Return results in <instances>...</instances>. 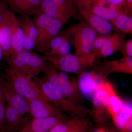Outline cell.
I'll use <instances>...</instances> for the list:
<instances>
[{
	"mask_svg": "<svg viewBox=\"0 0 132 132\" xmlns=\"http://www.w3.org/2000/svg\"><path fill=\"white\" fill-rule=\"evenodd\" d=\"M36 82L48 102L59 108L71 117L88 118L91 117V110L70 100L45 77H35Z\"/></svg>",
	"mask_w": 132,
	"mask_h": 132,
	"instance_id": "6da1fadb",
	"label": "cell"
},
{
	"mask_svg": "<svg viewBox=\"0 0 132 132\" xmlns=\"http://www.w3.org/2000/svg\"><path fill=\"white\" fill-rule=\"evenodd\" d=\"M43 72L44 77L70 100L82 105L83 99L78 87L77 80L64 72L60 71L46 62Z\"/></svg>",
	"mask_w": 132,
	"mask_h": 132,
	"instance_id": "7a4b0ae2",
	"label": "cell"
},
{
	"mask_svg": "<svg viewBox=\"0 0 132 132\" xmlns=\"http://www.w3.org/2000/svg\"><path fill=\"white\" fill-rule=\"evenodd\" d=\"M67 29L69 42L74 48L75 54L95 56L92 52V45L98 35L96 31L85 22L71 26Z\"/></svg>",
	"mask_w": 132,
	"mask_h": 132,
	"instance_id": "3957f363",
	"label": "cell"
},
{
	"mask_svg": "<svg viewBox=\"0 0 132 132\" xmlns=\"http://www.w3.org/2000/svg\"><path fill=\"white\" fill-rule=\"evenodd\" d=\"M45 56L47 62L57 71L78 75L93 67L96 58L94 55L83 56L70 53L60 57Z\"/></svg>",
	"mask_w": 132,
	"mask_h": 132,
	"instance_id": "277c9868",
	"label": "cell"
},
{
	"mask_svg": "<svg viewBox=\"0 0 132 132\" xmlns=\"http://www.w3.org/2000/svg\"><path fill=\"white\" fill-rule=\"evenodd\" d=\"M7 72L8 84L15 93L27 100H40L47 101L37 83L33 82L29 76L9 69Z\"/></svg>",
	"mask_w": 132,
	"mask_h": 132,
	"instance_id": "5b68a950",
	"label": "cell"
},
{
	"mask_svg": "<svg viewBox=\"0 0 132 132\" xmlns=\"http://www.w3.org/2000/svg\"><path fill=\"white\" fill-rule=\"evenodd\" d=\"M76 7H80L111 21L118 15L126 13L120 9L103 0H74Z\"/></svg>",
	"mask_w": 132,
	"mask_h": 132,
	"instance_id": "8992f818",
	"label": "cell"
},
{
	"mask_svg": "<svg viewBox=\"0 0 132 132\" xmlns=\"http://www.w3.org/2000/svg\"><path fill=\"white\" fill-rule=\"evenodd\" d=\"M106 79L98 71H85L79 74L77 81L82 97L92 99L100 85Z\"/></svg>",
	"mask_w": 132,
	"mask_h": 132,
	"instance_id": "52a82bcc",
	"label": "cell"
},
{
	"mask_svg": "<svg viewBox=\"0 0 132 132\" xmlns=\"http://www.w3.org/2000/svg\"><path fill=\"white\" fill-rule=\"evenodd\" d=\"M84 22L100 35H108L113 31V27L109 21L80 7H76Z\"/></svg>",
	"mask_w": 132,
	"mask_h": 132,
	"instance_id": "ba28073f",
	"label": "cell"
},
{
	"mask_svg": "<svg viewBox=\"0 0 132 132\" xmlns=\"http://www.w3.org/2000/svg\"><path fill=\"white\" fill-rule=\"evenodd\" d=\"M98 71L105 79L112 74H132V57H123L118 60L105 61Z\"/></svg>",
	"mask_w": 132,
	"mask_h": 132,
	"instance_id": "9c48e42d",
	"label": "cell"
},
{
	"mask_svg": "<svg viewBox=\"0 0 132 132\" xmlns=\"http://www.w3.org/2000/svg\"><path fill=\"white\" fill-rule=\"evenodd\" d=\"M29 107V114L33 118H49L61 115L63 112L53 104L40 100H27Z\"/></svg>",
	"mask_w": 132,
	"mask_h": 132,
	"instance_id": "30bf717a",
	"label": "cell"
},
{
	"mask_svg": "<svg viewBox=\"0 0 132 132\" xmlns=\"http://www.w3.org/2000/svg\"><path fill=\"white\" fill-rule=\"evenodd\" d=\"M68 118L64 114L49 118L35 119L26 123L21 130L31 132H49L59 123L65 121Z\"/></svg>",
	"mask_w": 132,
	"mask_h": 132,
	"instance_id": "8fae6325",
	"label": "cell"
},
{
	"mask_svg": "<svg viewBox=\"0 0 132 132\" xmlns=\"http://www.w3.org/2000/svg\"><path fill=\"white\" fill-rule=\"evenodd\" d=\"M101 86L105 93L107 111L112 119L123 108L124 102L118 95L111 82L105 80L102 82Z\"/></svg>",
	"mask_w": 132,
	"mask_h": 132,
	"instance_id": "7c38bea8",
	"label": "cell"
},
{
	"mask_svg": "<svg viewBox=\"0 0 132 132\" xmlns=\"http://www.w3.org/2000/svg\"><path fill=\"white\" fill-rule=\"evenodd\" d=\"M18 18L24 33L23 50L32 52L35 48L37 37V30L34 22L30 16L26 15H21Z\"/></svg>",
	"mask_w": 132,
	"mask_h": 132,
	"instance_id": "4fadbf2b",
	"label": "cell"
},
{
	"mask_svg": "<svg viewBox=\"0 0 132 132\" xmlns=\"http://www.w3.org/2000/svg\"><path fill=\"white\" fill-rule=\"evenodd\" d=\"M92 100L91 117L98 125H103L106 121L107 115H109L107 111L105 95L100 86Z\"/></svg>",
	"mask_w": 132,
	"mask_h": 132,
	"instance_id": "5bb4252c",
	"label": "cell"
},
{
	"mask_svg": "<svg viewBox=\"0 0 132 132\" xmlns=\"http://www.w3.org/2000/svg\"><path fill=\"white\" fill-rule=\"evenodd\" d=\"M9 15L11 32L12 54L19 53L24 50V33L18 17L15 15L13 12L10 10Z\"/></svg>",
	"mask_w": 132,
	"mask_h": 132,
	"instance_id": "9a60e30c",
	"label": "cell"
},
{
	"mask_svg": "<svg viewBox=\"0 0 132 132\" xmlns=\"http://www.w3.org/2000/svg\"><path fill=\"white\" fill-rule=\"evenodd\" d=\"M67 22L63 20L53 19L42 39L36 45L37 51L45 53L47 52L51 41L59 34L62 27Z\"/></svg>",
	"mask_w": 132,
	"mask_h": 132,
	"instance_id": "2e32d148",
	"label": "cell"
},
{
	"mask_svg": "<svg viewBox=\"0 0 132 132\" xmlns=\"http://www.w3.org/2000/svg\"><path fill=\"white\" fill-rule=\"evenodd\" d=\"M125 35L118 32L110 34L106 44L97 55L96 57L106 58L112 55L117 52H120L126 42Z\"/></svg>",
	"mask_w": 132,
	"mask_h": 132,
	"instance_id": "e0dca14e",
	"label": "cell"
},
{
	"mask_svg": "<svg viewBox=\"0 0 132 132\" xmlns=\"http://www.w3.org/2000/svg\"><path fill=\"white\" fill-rule=\"evenodd\" d=\"M92 124L88 118L71 117L56 125L49 132H76Z\"/></svg>",
	"mask_w": 132,
	"mask_h": 132,
	"instance_id": "ac0fdd59",
	"label": "cell"
},
{
	"mask_svg": "<svg viewBox=\"0 0 132 132\" xmlns=\"http://www.w3.org/2000/svg\"><path fill=\"white\" fill-rule=\"evenodd\" d=\"M112 120L115 126L121 132H132V108L131 104L124 102L123 108Z\"/></svg>",
	"mask_w": 132,
	"mask_h": 132,
	"instance_id": "d6986e66",
	"label": "cell"
},
{
	"mask_svg": "<svg viewBox=\"0 0 132 132\" xmlns=\"http://www.w3.org/2000/svg\"><path fill=\"white\" fill-rule=\"evenodd\" d=\"M9 11V10H7L5 12L4 20L0 25V44L3 52V57L7 60L9 58L12 52Z\"/></svg>",
	"mask_w": 132,
	"mask_h": 132,
	"instance_id": "ffe728a7",
	"label": "cell"
},
{
	"mask_svg": "<svg viewBox=\"0 0 132 132\" xmlns=\"http://www.w3.org/2000/svg\"><path fill=\"white\" fill-rule=\"evenodd\" d=\"M6 100L7 104L22 115L29 114V105L27 100L14 92L8 84Z\"/></svg>",
	"mask_w": 132,
	"mask_h": 132,
	"instance_id": "44dd1931",
	"label": "cell"
},
{
	"mask_svg": "<svg viewBox=\"0 0 132 132\" xmlns=\"http://www.w3.org/2000/svg\"><path fill=\"white\" fill-rule=\"evenodd\" d=\"M32 52L23 50L19 53L12 54L7 60L9 69L24 73Z\"/></svg>",
	"mask_w": 132,
	"mask_h": 132,
	"instance_id": "7402d4cb",
	"label": "cell"
},
{
	"mask_svg": "<svg viewBox=\"0 0 132 132\" xmlns=\"http://www.w3.org/2000/svg\"><path fill=\"white\" fill-rule=\"evenodd\" d=\"M40 12L52 19L63 20L67 22L73 17L57 6L52 0H42L40 5Z\"/></svg>",
	"mask_w": 132,
	"mask_h": 132,
	"instance_id": "603a6c76",
	"label": "cell"
},
{
	"mask_svg": "<svg viewBox=\"0 0 132 132\" xmlns=\"http://www.w3.org/2000/svg\"><path fill=\"white\" fill-rule=\"evenodd\" d=\"M47 61L45 56L32 52L24 74L32 78L43 72Z\"/></svg>",
	"mask_w": 132,
	"mask_h": 132,
	"instance_id": "cb8c5ba5",
	"label": "cell"
},
{
	"mask_svg": "<svg viewBox=\"0 0 132 132\" xmlns=\"http://www.w3.org/2000/svg\"><path fill=\"white\" fill-rule=\"evenodd\" d=\"M5 118L7 132L15 131L24 125L23 116L15 111L8 104L6 106Z\"/></svg>",
	"mask_w": 132,
	"mask_h": 132,
	"instance_id": "d4e9b609",
	"label": "cell"
},
{
	"mask_svg": "<svg viewBox=\"0 0 132 132\" xmlns=\"http://www.w3.org/2000/svg\"><path fill=\"white\" fill-rule=\"evenodd\" d=\"M114 29L124 34H132V17L128 14L122 13L110 21Z\"/></svg>",
	"mask_w": 132,
	"mask_h": 132,
	"instance_id": "484cf974",
	"label": "cell"
},
{
	"mask_svg": "<svg viewBox=\"0 0 132 132\" xmlns=\"http://www.w3.org/2000/svg\"><path fill=\"white\" fill-rule=\"evenodd\" d=\"M53 19L41 12L35 15L34 22L37 33L36 45L42 39Z\"/></svg>",
	"mask_w": 132,
	"mask_h": 132,
	"instance_id": "4316f807",
	"label": "cell"
},
{
	"mask_svg": "<svg viewBox=\"0 0 132 132\" xmlns=\"http://www.w3.org/2000/svg\"><path fill=\"white\" fill-rule=\"evenodd\" d=\"M42 0H27L20 10L19 14L30 16L40 12V7Z\"/></svg>",
	"mask_w": 132,
	"mask_h": 132,
	"instance_id": "83f0119b",
	"label": "cell"
},
{
	"mask_svg": "<svg viewBox=\"0 0 132 132\" xmlns=\"http://www.w3.org/2000/svg\"><path fill=\"white\" fill-rule=\"evenodd\" d=\"M69 35L67 29L60 32L51 41L50 43L49 49L46 52H54L57 50L64 42L69 41Z\"/></svg>",
	"mask_w": 132,
	"mask_h": 132,
	"instance_id": "f1b7e54d",
	"label": "cell"
},
{
	"mask_svg": "<svg viewBox=\"0 0 132 132\" xmlns=\"http://www.w3.org/2000/svg\"><path fill=\"white\" fill-rule=\"evenodd\" d=\"M57 6L73 16L76 14L77 8L74 0H52Z\"/></svg>",
	"mask_w": 132,
	"mask_h": 132,
	"instance_id": "f546056e",
	"label": "cell"
},
{
	"mask_svg": "<svg viewBox=\"0 0 132 132\" xmlns=\"http://www.w3.org/2000/svg\"><path fill=\"white\" fill-rule=\"evenodd\" d=\"M110 34L98 35L95 39L92 45V52L96 57L97 55L106 44Z\"/></svg>",
	"mask_w": 132,
	"mask_h": 132,
	"instance_id": "4dcf8cb0",
	"label": "cell"
},
{
	"mask_svg": "<svg viewBox=\"0 0 132 132\" xmlns=\"http://www.w3.org/2000/svg\"><path fill=\"white\" fill-rule=\"evenodd\" d=\"M71 45L69 41L64 42L59 49L54 52H47L45 53V56L47 57H57L64 56L70 53Z\"/></svg>",
	"mask_w": 132,
	"mask_h": 132,
	"instance_id": "1f68e13d",
	"label": "cell"
},
{
	"mask_svg": "<svg viewBox=\"0 0 132 132\" xmlns=\"http://www.w3.org/2000/svg\"><path fill=\"white\" fill-rule=\"evenodd\" d=\"M5 102H0V132H7L5 118Z\"/></svg>",
	"mask_w": 132,
	"mask_h": 132,
	"instance_id": "d6a6232c",
	"label": "cell"
},
{
	"mask_svg": "<svg viewBox=\"0 0 132 132\" xmlns=\"http://www.w3.org/2000/svg\"><path fill=\"white\" fill-rule=\"evenodd\" d=\"M27 0H5V3L9 6L11 11L19 13Z\"/></svg>",
	"mask_w": 132,
	"mask_h": 132,
	"instance_id": "836d02e7",
	"label": "cell"
},
{
	"mask_svg": "<svg viewBox=\"0 0 132 132\" xmlns=\"http://www.w3.org/2000/svg\"><path fill=\"white\" fill-rule=\"evenodd\" d=\"M123 57H132V40L130 39L125 42L120 52Z\"/></svg>",
	"mask_w": 132,
	"mask_h": 132,
	"instance_id": "e575fe53",
	"label": "cell"
},
{
	"mask_svg": "<svg viewBox=\"0 0 132 132\" xmlns=\"http://www.w3.org/2000/svg\"><path fill=\"white\" fill-rule=\"evenodd\" d=\"M8 86L7 82L0 75V102L6 101Z\"/></svg>",
	"mask_w": 132,
	"mask_h": 132,
	"instance_id": "d590c367",
	"label": "cell"
},
{
	"mask_svg": "<svg viewBox=\"0 0 132 132\" xmlns=\"http://www.w3.org/2000/svg\"><path fill=\"white\" fill-rule=\"evenodd\" d=\"M109 4L120 9L127 13L131 15L128 11L125 0H103Z\"/></svg>",
	"mask_w": 132,
	"mask_h": 132,
	"instance_id": "8d00e7d4",
	"label": "cell"
},
{
	"mask_svg": "<svg viewBox=\"0 0 132 132\" xmlns=\"http://www.w3.org/2000/svg\"><path fill=\"white\" fill-rule=\"evenodd\" d=\"M7 9V6L0 9V25L2 23L5 18V12Z\"/></svg>",
	"mask_w": 132,
	"mask_h": 132,
	"instance_id": "74e56055",
	"label": "cell"
},
{
	"mask_svg": "<svg viewBox=\"0 0 132 132\" xmlns=\"http://www.w3.org/2000/svg\"><path fill=\"white\" fill-rule=\"evenodd\" d=\"M125 1L128 11L132 14V0H125Z\"/></svg>",
	"mask_w": 132,
	"mask_h": 132,
	"instance_id": "f35d334b",
	"label": "cell"
},
{
	"mask_svg": "<svg viewBox=\"0 0 132 132\" xmlns=\"http://www.w3.org/2000/svg\"><path fill=\"white\" fill-rule=\"evenodd\" d=\"M88 132H108L104 128L100 127L94 129H91Z\"/></svg>",
	"mask_w": 132,
	"mask_h": 132,
	"instance_id": "ab89813d",
	"label": "cell"
},
{
	"mask_svg": "<svg viewBox=\"0 0 132 132\" xmlns=\"http://www.w3.org/2000/svg\"><path fill=\"white\" fill-rule=\"evenodd\" d=\"M93 127V124L89 125L84 128H82L81 130H79L78 131L76 132H88L92 129Z\"/></svg>",
	"mask_w": 132,
	"mask_h": 132,
	"instance_id": "60d3db41",
	"label": "cell"
},
{
	"mask_svg": "<svg viewBox=\"0 0 132 132\" xmlns=\"http://www.w3.org/2000/svg\"><path fill=\"white\" fill-rule=\"evenodd\" d=\"M3 57V52L2 48L1 46V44H0V63L1 61L2 60Z\"/></svg>",
	"mask_w": 132,
	"mask_h": 132,
	"instance_id": "b9f144b4",
	"label": "cell"
},
{
	"mask_svg": "<svg viewBox=\"0 0 132 132\" xmlns=\"http://www.w3.org/2000/svg\"><path fill=\"white\" fill-rule=\"evenodd\" d=\"M19 132H31L29 131H25V130H22L21 129L20 131Z\"/></svg>",
	"mask_w": 132,
	"mask_h": 132,
	"instance_id": "7bdbcfd3",
	"label": "cell"
}]
</instances>
